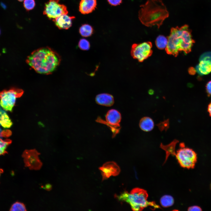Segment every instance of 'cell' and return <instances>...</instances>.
Returning a JSON list of instances; mask_svg holds the SVG:
<instances>
[{
  "label": "cell",
  "mask_w": 211,
  "mask_h": 211,
  "mask_svg": "<svg viewBox=\"0 0 211 211\" xmlns=\"http://www.w3.org/2000/svg\"><path fill=\"white\" fill-rule=\"evenodd\" d=\"M96 0H81L79 6V10L83 14L91 13L96 8Z\"/></svg>",
  "instance_id": "obj_13"
},
{
  "label": "cell",
  "mask_w": 211,
  "mask_h": 211,
  "mask_svg": "<svg viewBox=\"0 0 211 211\" xmlns=\"http://www.w3.org/2000/svg\"><path fill=\"white\" fill-rule=\"evenodd\" d=\"M157 125L158 126L159 129L161 131H162L164 130H166L169 128V120H167L164 122H160Z\"/></svg>",
  "instance_id": "obj_26"
},
{
  "label": "cell",
  "mask_w": 211,
  "mask_h": 211,
  "mask_svg": "<svg viewBox=\"0 0 211 211\" xmlns=\"http://www.w3.org/2000/svg\"><path fill=\"white\" fill-rule=\"evenodd\" d=\"M95 101L98 104L106 106H111L114 103L113 96L107 93H102L96 95Z\"/></svg>",
  "instance_id": "obj_14"
},
{
  "label": "cell",
  "mask_w": 211,
  "mask_h": 211,
  "mask_svg": "<svg viewBox=\"0 0 211 211\" xmlns=\"http://www.w3.org/2000/svg\"><path fill=\"white\" fill-rule=\"evenodd\" d=\"M11 142V141L9 139L3 140L0 138V156L7 153V148Z\"/></svg>",
  "instance_id": "obj_22"
},
{
  "label": "cell",
  "mask_w": 211,
  "mask_h": 211,
  "mask_svg": "<svg viewBox=\"0 0 211 211\" xmlns=\"http://www.w3.org/2000/svg\"><path fill=\"white\" fill-rule=\"evenodd\" d=\"M99 169L101 171L103 180L106 179L111 176H117L120 171L119 166L113 161L106 163Z\"/></svg>",
  "instance_id": "obj_11"
},
{
  "label": "cell",
  "mask_w": 211,
  "mask_h": 211,
  "mask_svg": "<svg viewBox=\"0 0 211 211\" xmlns=\"http://www.w3.org/2000/svg\"><path fill=\"white\" fill-rule=\"evenodd\" d=\"M207 60L211 62V52H204L200 56L199 60Z\"/></svg>",
  "instance_id": "obj_27"
},
{
  "label": "cell",
  "mask_w": 211,
  "mask_h": 211,
  "mask_svg": "<svg viewBox=\"0 0 211 211\" xmlns=\"http://www.w3.org/2000/svg\"><path fill=\"white\" fill-rule=\"evenodd\" d=\"M116 197L119 201L128 203L133 211H142L149 206L152 207L154 209L160 208L155 202L148 201L147 191L139 188H135L129 193L125 191Z\"/></svg>",
  "instance_id": "obj_4"
},
{
  "label": "cell",
  "mask_w": 211,
  "mask_h": 211,
  "mask_svg": "<svg viewBox=\"0 0 211 211\" xmlns=\"http://www.w3.org/2000/svg\"><path fill=\"white\" fill-rule=\"evenodd\" d=\"M18 0L19 1L21 2V1H24V0Z\"/></svg>",
  "instance_id": "obj_35"
},
{
  "label": "cell",
  "mask_w": 211,
  "mask_h": 211,
  "mask_svg": "<svg viewBox=\"0 0 211 211\" xmlns=\"http://www.w3.org/2000/svg\"><path fill=\"white\" fill-rule=\"evenodd\" d=\"M139 125L140 129L143 131L149 132L154 128V121L151 118L145 117L142 118L140 120Z\"/></svg>",
  "instance_id": "obj_17"
},
{
  "label": "cell",
  "mask_w": 211,
  "mask_h": 211,
  "mask_svg": "<svg viewBox=\"0 0 211 211\" xmlns=\"http://www.w3.org/2000/svg\"><path fill=\"white\" fill-rule=\"evenodd\" d=\"M78 45L81 50L84 51L89 50L90 47V42L84 38H82L79 40Z\"/></svg>",
  "instance_id": "obj_23"
},
{
  "label": "cell",
  "mask_w": 211,
  "mask_h": 211,
  "mask_svg": "<svg viewBox=\"0 0 211 211\" xmlns=\"http://www.w3.org/2000/svg\"><path fill=\"white\" fill-rule=\"evenodd\" d=\"M44 188L47 191H50L52 189V186L49 183H47L45 185Z\"/></svg>",
  "instance_id": "obj_31"
},
{
  "label": "cell",
  "mask_w": 211,
  "mask_h": 211,
  "mask_svg": "<svg viewBox=\"0 0 211 211\" xmlns=\"http://www.w3.org/2000/svg\"><path fill=\"white\" fill-rule=\"evenodd\" d=\"M23 6L25 9L29 11L33 9L35 6L34 0H24Z\"/></svg>",
  "instance_id": "obj_25"
},
{
  "label": "cell",
  "mask_w": 211,
  "mask_h": 211,
  "mask_svg": "<svg viewBox=\"0 0 211 211\" xmlns=\"http://www.w3.org/2000/svg\"></svg>",
  "instance_id": "obj_36"
},
{
  "label": "cell",
  "mask_w": 211,
  "mask_h": 211,
  "mask_svg": "<svg viewBox=\"0 0 211 211\" xmlns=\"http://www.w3.org/2000/svg\"><path fill=\"white\" fill-rule=\"evenodd\" d=\"M168 43V38L161 35L158 36L155 40L156 45L159 49H165L167 47Z\"/></svg>",
  "instance_id": "obj_21"
},
{
  "label": "cell",
  "mask_w": 211,
  "mask_h": 211,
  "mask_svg": "<svg viewBox=\"0 0 211 211\" xmlns=\"http://www.w3.org/2000/svg\"><path fill=\"white\" fill-rule=\"evenodd\" d=\"M207 110L209 115L211 117V102L208 106Z\"/></svg>",
  "instance_id": "obj_32"
},
{
  "label": "cell",
  "mask_w": 211,
  "mask_h": 211,
  "mask_svg": "<svg viewBox=\"0 0 211 211\" xmlns=\"http://www.w3.org/2000/svg\"><path fill=\"white\" fill-rule=\"evenodd\" d=\"M12 124L7 114L4 111L0 110V125L4 128H9L11 126Z\"/></svg>",
  "instance_id": "obj_18"
},
{
  "label": "cell",
  "mask_w": 211,
  "mask_h": 211,
  "mask_svg": "<svg viewBox=\"0 0 211 211\" xmlns=\"http://www.w3.org/2000/svg\"><path fill=\"white\" fill-rule=\"evenodd\" d=\"M178 140L175 139L170 143L167 145H164L162 143L160 145V147L166 152V159L164 162H165L169 156L171 155L175 156L176 153L175 151L176 144L178 142Z\"/></svg>",
  "instance_id": "obj_16"
},
{
  "label": "cell",
  "mask_w": 211,
  "mask_h": 211,
  "mask_svg": "<svg viewBox=\"0 0 211 211\" xmlns=\"http://www.w3.org/2000/svg\"><path fill=\"white\" fill-rule=\"evenodd\" d=\"M60 0H49L45 4L43 14L53 19L63 14H68L67 7L59 3Z\"/></svg>",
  "instance_id": "obj_8"
},
{
  "label": "cell",
  "mask_w": 211,
  "mask_h": 211,
  "mask_svg": "<svg viewBox=\"0 0 211 211\" xmlns=\"http://www.w3.org/2000/svg\"><path fill=\"white\" fill-rule=\"evenodd\" d=\"M74 16H70L67 14H62L53 19L56 25L59 29H68L72 25Z\"/></svg>",
  "instance_id": "obj_12"
},
{
  "label": "cell",
  "mask_w": 211,
  "mask_h": 211,
  "mask_svg": "<svg viewBox=\"0 0 211 211\" xmlns=\"http://www.w3.org/2000/svg\"><path fill=\"white\" fill-rule=\"evenodd\" d=\"M10 211H26L25 205L23 203L16 202L11 207Z\"/></svg>",
  "instance_id": "obj_24"
},
{
  "label": "cell",
  "mask_w": 211,
  "mask_h": 211,
  "mask_svg": "<svg viewBox=\"0 0 211 211\" xmlns=\"http://www.w3.org/2000/svg\"><path fill=\"white\" fill-rule=\"evenodd\" d=\"M61 58L55 52L46 47L33 51L26 59L27 63L37 72L49 74L59 65Z\"/></svg>",
  "instance_id": "obj_1"
},
{
  "label": "cell",
  "mask_w": 211,
  "mask_h": 211,
  "mask_svg": "<svg viewBox=\"0 0 211 211\" xmlns=\"http://www.w3.org/2000/svg\"><path fill=\"white\" fill-rule=\"evenodd\" d=\"M40 154L35 149L26 150L22 154L25 166L30 170H38L42 167V163L39 159Z\"/></svg>",
  "instance_id": "obj_9"
},
{
  "label": "cell",
  "mask_w": 211,
  "mask_h": 211,
  "mask_svg": "<svg viewBox=\"0 0 211 211\" xmlns=\"http://www.w3.org/2000/svg\"><path fill=\"white\" fill-rule=\"evenodd\" d=\"M108 3L113 6L119 5L122 3V0H107Z\"/></svg>",
  "instance_id": "obj_28"
},
{
  "label": "cell",
  "mask_w": 211,
  "mask_h": 211,
  "mask_svg": "<svg viewBox=\"0 0 211 211\" xmlns=\"http://www.w3.org/2000/svg\"><path fill=\"white\" fill-rule=\"evenodd\" d=\"M196 69L200 75H208L211 72V62L207 60H200Z\"/></svg>",
  "instance_id": "obj_15"
},
{
  "label": "cell",
  "mask_w": 211,
  "mask_h": 211,
  "mask_svg": "<svg viewBox=\"0 0 211 211\" xmlns=\"http://www.w3.org/2000/svg\"><path fill=\"white\" fill-rule=\"evenodd\" d=\"M79 31L80 34L82 37H88L93 34L94 30L92 26L90 25L85 24L80 27Z\"/></svg>",
  "instance_id": "obj_19"
},
{
  "label": "cell",
  "mask_w": 211,
  "mask_h": 211,
  "mask_svg": "<svg viewBox=\"0 0 211 211\" xmlns=\"http://www.w3.org/2000/svg\"><path fill=\"white\" fill-rule=\"evenodd\" d=\"M180 146L175 156L180 166L188 169L193 168L197 161L196 153L192 149L185 147L183 143H180Z\"/></svg>",
  "instance_id": "obj_5"
},
{
  "label": "cell",
  "mask_w": 211,
  "mask_h": 211,
  "mask_svg": "<svg viewBox=\"0 0 211 211\" xmlns=\"http://www.w3.org/2000/svg\"><path fill=\"white\" fill-rule=\"evenodd\" d=\"M140 7L139 19L147 27L156 25L159 28L169 16L166 6L161 0H147Z\"/></svg>",
  "instance_id": "obj_3"
},
{
  "label": "cell",
  "mask_w": 211,
  "mask_h": 211,
  "mask_svg": "<svg viewBox=\"0 0 211 211\" xmlns=\"http://www.w3.org/2000/svg\"><path fill=\"white\" fill-rule=\"evenodd\" d=\"M4 172L3 170L2 169L0 168V176L2 173H3Z\"/></svg>",
  "instance_id": "obj_34"
},
{
  "label": "cell",
  "mask_w": 211,
  "mask_h": 211,
  "mask_svg": "<svg viewBox=\"0 0 211 211\" xmlns=\"http://www.w3.org/2000/svg\"><path fill=\"white\" fill-rule=\"evenodd\" d=\"M191 30L188 25L172 28L168 38L165 49L169 54L176 56L180 52L187 54L191 51L195 41L192 38Z\"/></svg>",
  "instance_id": "obj_2"
},
{
  "label": "cell",
  "mask_w": 211,
  "mask_h": 211,
  "mask_svg": "<svg viewBox=\"0 0 211 211\" xmlns=\"http://www.w3.org/2000/svg\"><path fill=\"white\" fill-rule=\"evenodd\" d=\"M121 120L120 113L117 110L111 109L109 110L106 115V124L110 127L115 135L119 131L120 123Z\"/></svg>",
  "instance_id": "obj_10"
},
{
  "label": "cell",
  "mask_w": 211,
  "mask_h": 211,
  "mask_svg": "<svg viewBox=\"0 0 211 211\" xmlns=\"http://www.w3.org/2000/svg\"><path fill=\"white\" fill-rule=\"evenodd\" d=\"M194 70V69L193 68H190L189 70V72L190 74H193V73H194V72H193Z\"/></svg>",
  "instance_id": "obj_33"
},
{
  "label": "cell",
  "mask_w": 211,
  "mask_h": 211,
  "mask_svg": "<svg viewBox=\"0 0 211 211\" xmlns=\"http://www.w3.org/2000/svg\"><path fill=\"white\" fill-rule=\"evenodd\" d=\"M201 208L199 206H193L189 207L188 209V211H201Z\"/></svg>",
  "instance_id": "obj_30"
},
{
  "label": "cell",
  "mask_w": 211,
  "mask_h": 211,
  "mask_svg": "<svg viewBox=\"0 0 211 211\" xmlns=\"http://www.w3.org/2000/svg\"><path fill=\"white\" fill-rule=\"evenodd\" d=\"M206 93L208 96H211V80L206 84L205 86Z\"/></svg>",
  "instance_id": "obj_29"
},
{
  "label": "cell",
  "mask_w": 211,
  "mask_h": 211,
  "mask_svg": "<svg viewBox=\"0 0 211 211\" xmlns=\"http://www.w3.org/2000/svg\"><path fill=\"white\" fill-rule=\"evenodd\" d=\"M160 202L162 206L167 207L172 206L174 203V199L172 196L169 195H165L160 198Z\"/></svg>",
  "instance_id": "obj_20"
},
{
  "label": "cell",
  "mask_w": 211,
  "mask_h": 211,
  "mask_svg": "<svg viewBox=\"0 0 211 211\" xmlns=\"http://www.w3.org/2000/svg\"><path fill=\"white\" fill-rule=\"evenodd\" d=\"M23 91L21 89L12 88L0 92V105L5 110L11 112L16 98L21 96Z\"/></svg>",
  "instance_id": "obj_6"
},
{
  "label": "cell",
  "mask_w": 211,
  "mask_h": 211,
  "mask_svg": "<svg viewBox=\"0 0 211 211\" xmlns=\"http://www.w3.org/2000/svg\"><path fill=\"white\" fill-rule=\"evenodd\" d=\"M152 45L150 42H144L132 45L131 54L133 58L142 62L152 54Z\"/></svg>",
  "instance_id": "obj_7"
}]
</instances>
